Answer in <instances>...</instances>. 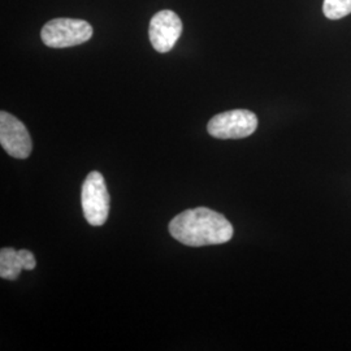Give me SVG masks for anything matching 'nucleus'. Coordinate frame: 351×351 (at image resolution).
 <instances>
[{
  "label": "nucleus",
  "instance_id": "obj_1",
  "mask_svg": "<svg viewBox=\"0 0 351 351\" xmlns=\"http://www.w3.org/2000/svg\"><path fill=\"white\" fill-rule=\"evenodd\" d=\"M169 233L186 246L201 247L226 243L233 237V226L221 213L199 207L178 213L169 223Z\"/></svg>",
  "mask_w": 351,
  "mask_h": 351
},
{
  "label": "nucleus",
  "instance_id": "obj_2",
  "mask_svg": "<svg viewBox=\"0 0 351 351\" xmlns=\"http://www.w3.org/2000/svg\"><path fill=\"white\" fill-rule=\"evenodd\" d=\"M93 37V26L84 20L55 19L42 27V42L52 49L73 47Z\"/></svg>",
  "mask_w": 351,
  "mask_h": 351
},
{
  "label": "nucleus",
  "instance_id": "obj_3",
  "mask_svg": "<svg viewBox=\"0 0 351 351\" xmlns=\"http://www.w3.org/2000/svg\"><path fill=\"white\" fill-rule=\"evenodd\" d=\"M81 206L90 226H101L107 221L110 213V194L104 177L94 171L88 173L81 190Z\"/></svg>",
  "mask_w": 351,
  "mask_h": 351
},
{
  "label": "nucleus",
  "instance_id": "obj_4",
  "mask_svg": "<svg viewBox=\"0 0 351 351\" xmlns=\"http://www.w3.org/2000/svg\"><path fill=\"white\" fill-rule=\"evenodd\" d=\"M258 128L256 114L247 110L219 113L210 120L207 130L217 139H241L251 136Z\"/></svg>",
  "mask_w": 351,
  "mask_h": 351
},
{
  "label": "nucleus",
  "instance_id": "obj_5",
  "mask_svg": "<svg viewBox=\"0 0 351 351\" xmlns=\"http://www.w3.org/2000/svg\"><path fill=\"white\" fill-rule=\"evenodd\" d=\"M0 143L5 152L16 159L29 158L33 149L26 126L5 111L0 112Z\"/></svg>",
  "mask_w": 351,
  "mask_h": 351
},
{
  "label": "nucleus",
  "instance_id": "obj_6",
  "mask_svg": "<svg viewBox=\"0 0 351 351\" xmlns=\"http://www.w3.org/2000/svg\"><path fill=\"white\" fill-rule=\"evenodd\" d=\"M182 34V21L177 13L164 10L151 19L149 36L151 45L160 53L169 52Z\"/></svg>",
  "mask_w": 351,
  "mask_h": 351
},
{
  "label": "nucleus",
  "instance_id": "obj_7",
  "mask_svg": "<svg viewBox=\"0 0 351 351\" xmlns=\"http://www.w3.org/2000/svg\"><path fill=\"white\" fill-rule=\"evenodd\" d=\"M24 269L20 252L12 247H4L0 251V277L4 280H17Z\"/></svg>",
  "mask_w": 351,
  "mask_h": 351
},
{
  "label": "nucleus",
  "instance_id": "obj_8",
  "mask_svg": "<svg viewBox=\"0 0 351 351\" xmlns=\"http://www.w3.org/2000/svg\"><path fill=\"white\" fill-rule=\"evenodd\" d=\"M323 12L329 20H339L351 13V0H324Z\"/></svg>",
  "mask_w": 351,
  "mask_h": 351
}]
</instances>
